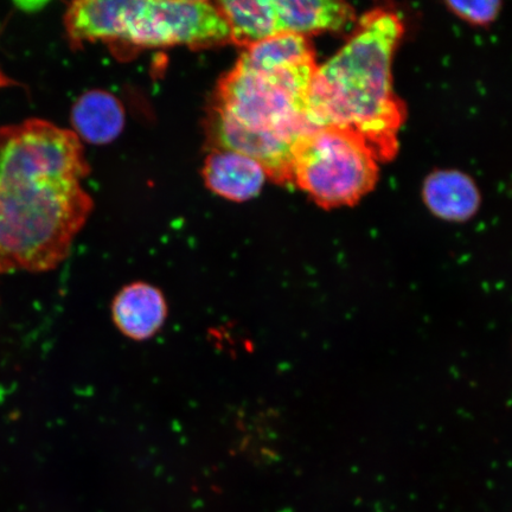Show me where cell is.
Here are the masks:
<instances>
[{"instance_id":"cell-1","label":"cell","mask_w":512,"mask_h":512,"mask_svg":"<svg viewBox=\"0 0 512 512\" xmlns=\"http://www.w3.org/2000/svg\"><path fill=\"white\" fill-rule=\"evenodd\" d=\"M73 131L41 119L0 127V274L54 270L93 210Z\"/></svg>"},{"instance_id":"cell-2","label":"cell","mask_w":512,"mask_h":512,"mask_svg":"<svg viewBox=\"0 0 512 512\" xmlns=\"http://www.w3.org/2000/svg\"><path fill=\"white\" fill-rule=\"evenodd\" d=\"M403 32L395 12H367L349 41L317 67L307 95L306 115L313 127H343L360 134L380 162L398 153L406 119L393 86L394 55Z\"/></svg>"},{"instance_id":"cell-3","label":"cell","mask_w":512,"mask_h":512,"mask_svg":"<svg viewBox=\"0 0 512 512\" xmlns=\"http://www.w3.org/2000/svg\"><path fill=\"white\" fill-rule=\"evenodd\" d=\"M70 44L127 43L139 48L210 47L230 42L216 3L175 0H82L68 5Z\"/></svg>"},{"instance_id":"cell-4","label":"cell","mask_w":512,"mask_h":512,"mask_svg":"<svg viewBox=\"0 0 512 512\" xmlns=\"http://www.w3.org/2000/svg\"><path fill=\"white\" fill-rule=\"evenodd\" d=\"M376 153L348 128H315L294 147L293 183L319 207L354 206L379 181Z\"/></svg>"},{"instance_id":"cell-5","label":"cell","mask_w":512,"mask_h":512,"mask_svg":"<svg viewBox=\"0 0 512 512\" xmlns=\"http://www.w3.org/2000/svg\"><path fill=\"white\" fill-rule=\"evenodd\" d=\"M306 102L272 76L236 62L220 79L213 107L243 127L297 144L315 130L307 120Z\"/></svg>"},{"instance_id":"cell-6","label":"cell","mask_w":512,"mask_h":512,"mask_svg":"<svg viewBox=\"0 0 512 512\" xmlns=\"http://www.w3.org/2000/svg\"><path fill=\"white\" fill-rule=\"evenodd\" d=\"M208 133L215 150L233 151L252 158L264 166L272 181L293 183L294 147L297 144L275 134L243 127L215 107H211L208 117Z\"/></svg>"},{"instance_id":"cell-7","label":"cell","mask_w":512,"mask_h":512,"mask_svg":"<svg viewBox=\"0 0 512 512\" xmlns=\"http://www.w3.org/2000/svg\"><path fill=\"white\" fill-rule=\"evenodd\" d=\"M112 317L121 334L143 342L163 328L168 317V304L162 291L146 283H133L121 288L112 304Z\"/></svg>"},{"instance_id":"cell-8","label":"cell","mask_w":512,"mask_h":512,"mask_svg":"<svg viewBox=\"0 0 512 512\" xmlns=\"http://www.w3.org/2000/svg\"><path fill=\"white\" fill-rule=\"evenodd\" d=\"M209 190L226 200L246 202L258 196L268 178L256 160L233 151L214 150L202 169Z\"/></svg>"},{"instance_id":"cell-9","label":"cell","mask_w":512,"mask_h":512,"mask_svg":"<svg viewBox=\"0 0 512 512\" xmlns=\"http://www.w3.org/2000/svg\"><path fill=\"white\" fill-rule=\"evenodd\" d=\"M422 198L434 216L466 222L478 213L482 195L473 179L458 170L432 172L422 185Z\"/></svg>"},{"instance_id":"cell-10","label":"cell","mask_w":512,"mask_h":512,"mask_svg":"<svg viewBox=\"0 0 512 512\" xmlns=\"http://www.w3.org/2000/svg\"><path fill=\"white\" fill-rule=\"evenodd\" d=\"M279 34L309 36L339 31L355 19L347 3L331 0H273Z\"/></svg>"},{"instance_id":"cell-11","label":"cell","mask_w":512,"mask_h":512,"mask_svg":"<svg viewBox=\"0 0 512 512\" xmlns=\"http://www.w3.org/2000/svg\"><path fill=\"white\" fill-rule=\"evenodd\" d=\"M73 132L83 142L106 145L114 142L125 127V111L117 96L93 89L76 100L72 115Z\"/></svg>"},{"instance_id":"cell-12","label":"cell","mask_w":512,"mask_h":512,"mask_svg":"<svg viewBox=\"0 0 512 512\" xmlns=\"http://www.w3.org/2000/svg\"><path fill=\"white\" fill-rule=\"evenodd\" d=\"M226 19L230 42L246 49L278 35L273 0H224L216 2Z\"/></svg>"},{"instance_id":"cell-13","label":"cell","mask_w":512,"mask_h":512,"mask_svg":"<svg viewBox=\"0 0 512 512\" xmlns=\"http://www.w3.org/2000/svg\"><path fill=\"white\" fill-rule=\"evenodd\" d=\"M309 61H316L315 49L309 38L278 34L247 48L238 62L255 72H271Z\"/></svg>"},{"instance_id":"cell-14","label":"cell","mask_w":512,"mask_h":512,"mask_svg":"<svg viewBox=\"0 0 512 512\" xmlns=\"http://www.w3.org/2000/svg\"><path fill=\"white\" fill-rule=\"evenodd\" d=\"M446 6L463 21L483 27L495 21L501 12L502 3L497 0H483V2H447Z\"/></svg>"},{"instance_id":"cell-15","label":"cell","mask_w":512,"mask_h":512,"mask_svg":"<svg viewBox=\"0 0 512 512\" xmlns=\"http://www.w3.org/2000/svg\"><path fill=\"white\" fill-rule=\"evenodd\" d=\"M12 82L8 76H6L5 74H3L2 72H0V89L2 88H5V87H9L12 85Z\"/></svg>"}]
</instances>
